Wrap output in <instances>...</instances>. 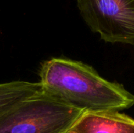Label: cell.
I'll return each mask as SVG.
<instances>
[{"mask_svg": "<svg viewBox=\"0 0 134 133\" xmlns=\"http://www.w3.org/2000/svg\"><path fill=\"white\" fill-rule=\"evenodd\" d=\"M39 76L43 92L83 112L120 111L134 105V95L122 85L80 61L52 58L42 63Z\"/></svg>", "mask_w": 134, "mask_h": 133, "instance_id": "obj_1", "label": "cell"}, {"mask_svg": "<svg viewBox=\"0 0 134 133\" xmlns=\"http://www.w3.org/2000/svg\"><path fill=\"white\" fill-rule=\"evenodd\" d=\"M42 92L39 82L15 81L0 84V117L20 103Z\"/></svg>", "mask_w": 134, "mask_h": 133, "instance_id": "obj_5", "label": "cell"}, {"mask_svg": "<svg viewBox=\"0 0 134 133\" xmlns=\"http://www.w3.org/2000/svg\"><path fill=\"white\" fill-rule=\"evenodd\" d=\"M68 133H134V119L116 111L85 112Z\"/></svg>", "mask_w": 134, "mask_h": 133, "instance_id": "obj_4", "label": "cell"}, {"mask_svg": "<svg viewBox=\"0 0 134 133\" xmlns=\"http://www.w3.org/2000/svg\"><path fill=\"white\" fill-rule=\"evenodd\" d=\"M86 24L105 42L134 46V0H76Z\"/></svg>", "mask_w": 134, "mask_h": 133, "instance_id": "obj_3", "label": "cell"}, {"mask_svg": "<svg viewBox=\"0 0 134 133\" xmlns=\"http://www.w3.org/2000/svg\"></svg>", "mask_w": 134, "mask_h": 133, "instance_id": "obj_6", "label": "cell"}, {"mask_svg": "<svg viewBox=\"0 0 134 133\" xmlns=\"http://www.w3.org/2000/svg\"><path fill=\"white\" fill-rule=\"evenodd\" d=\"M84 113L42 90L0 117V133H68Z\"/></svg>", "mask_w": 134, "mask_h": 133, "instance_id": "obj_2", "label": "cell"}]
</instances>
